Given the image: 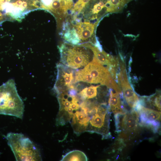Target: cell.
I'll list each match as a JSON object with an SVG mask.
<instances>
[{
	"label": "cell",
	"mask_w": 161,
	"mask_h": 161,
	"mask_svg": "<svg viewBox=\"0 0 161 161\" xmlns=\"http://www.w3.org/2000/svg\"><path fill=\"white\" fill-rule=\"evenodd\" d=\"M73 4L72 0H53L48 8L64 16L72 9Z\"/></svg>",
	"instance_id": "obj_13"
},
{
	"label": "cell",
	"mask_w": 161,
	"mask_h": 161,
	"mask_svg": "<svg viewBox=\"0 0 161 161\" xmlns=\"http://www.w3.org/2000/svg\"><path fill=\"white\" fill-rule=\"evenodd\" d=\"M84 68L94 78L95 83H100L112 88L118 93H121V90L112 78L106 67L99 63L94 56L92 61Z\"/></svg>",
	"instance_id": "obj_5"
},
{
	"label": "cell",
	"mask_w": 161,
	"mask_h": 161,
	"mask_svg": "<svg viewBox=\"0 0 161 161\" xmlns=\"http://www.w3.org/2000/svg\"><path fill=\"white\" fill-rule=\"evenodd\" d=\"M115 119L117 132L122 131L124 132L129 133L134 132L137 129L139 115L135 110L115 114Z\"/></svg>",
	"instance_id": "obj_7"
},
{
	"label": "cell",
	"mask_w": 161,
	"mask_h": 161,
	"mask_svg": "<svg viewBox=\"0 0 161 161\" xmlns=\"http://www.w3.org/2000/svg\"><path fill=\"white\" fill-rule=\"evenodd\" d=\"M110 2L114 7V12H115V9L117 6L120 5H122L120 0H111Z\"/></svg>",
	"instance_id": "obj_21"
},
{
	"label": "cell",
	"mask_w": 161,
	"mask_h": 161,
	"mask_svg": "<svg viewBox=\"0 0 161 161\" xmlns=\"http://www.w3.org/2000/svg\"><path fill=\"white\" fill-rule=\"evenodd\" d=\"M88 108L84 103L80 104V108L76 111L71 120L74 133L77 135L86 131L90 119Z\"/></svg>",
	"instance_id": "obj_9"
},
{
	"label": "cell",
	"mask_w": 161,
	"mask_h": 161,
	"mask_svg": "<svg viewBox=\"0 0 161 161\" xmlns=\"http://www.w3.org/2000/svg\"><path fill=\"white\" fill-rule=\"evenodd\" d=\"M62 64L76 69L85 67L94 57L90 48L82 44L64 43L59 47Z\"/></svg>",
	"instance_id": "obj_3"
},
{
	"label": "cell",
	"mask_w": 161,
	"mask_h": 161,
	"mask_svg": "<svg viewBox=\"0 0 161 161\" xmlns=\"http://www.w3.org/2000/svg\"><path fill=\"white\" fill-rule=\"evenodd\" d=\"M103 7L100 6L98 3L96 4L92 9V14H97Z\"/></svg>",
	"instance_id": "obj_20"
},
{
	"label": "cell",
	"mask_w": 161,
	"mask_h": 161,
	"mask_svg": "<svg viewBox=\"0 0 161 161\" xmlns=\"http://www.w3.org/2000/svg\"><path fill=\"white\" fill-rule=\"evenodd\" d=\"M61 161H87L88 158L82 151L78 150L71 151L63 157Z\"/></svg>",
	"instance_id": "obj_17"
},
{
	"label": "cell",
	"mask_w": 161,
	"mask_h": 161,
	"mask_svg": "<svg viewBox=\"0 0 161 161\" xmlns=\"http://www.w3.org/2000/svg\"><path fill=\"white\" fill-rule=\"evenodd\" d=\"M92 51L94 57L97 61L103 65L106 66L109 70L112 67H117L118 66V59L102 50L100 51L96 47L89 44H83Z\"/></svg>",
	"instance_id": "obj_11"
},
{
	"label": "cell",
	"mask_w": 161,
	"mask_h": 161,
	"mask_svg": "<svg viewBox=\"0 0 161 161\" xmlns=\"http://www.w3.org/2000/svg\"><path fill=\"white\" fill-rule=\"evenodd\" d=\"M150 99L152 104L159 110H161V95L157 94L151 97Z\"/></svg>",
	"instance_id": "obj_19"
},
{
	"label": "cell",
	"mask_w": 161,
	"mask_h": 161,
	"mask_svg": "<svg viewBox=\"0 0 161 161\" xmlns=\"http://www.w3.org/2000/svg\"><path fill=\"white\" fill-rule=\"evenodd\" d=\"M100 85L97 86H91L84 88L78 95L82 100H89L95 97L97 93V88Z\"/></svg>",
	"instance_id": "obj_16"
},
{
	"label": "cell",
	"mask_w": 161,
	"mask_h": 161,
	"mask_svg": "<svg viewBox=\"0 0 161 161\" xmlns=\"http://www.w3.org/2000/svg\"><path fill=\"white\" fill-rule=\"evenodd\" d=\"M75 30L79 39L80 42L88 41L92 36L95 29V24L86 21L77 23Z\"/></svg>",
	"instance_id": "obj_12"
},
{
	"label": "cell",
	"mask_w": 161,
	"mask_h": 161,
	"mask_svg": "<svg viewBox=\"0 0 161 161\" xmlns=\"http://www.w3.org/2000/svg\"><path fill=\"white\" fill-rule=\"evenodd\" d=\"M57 75L53 89L56 94L75 87L76 70L62 63L56 66Z\"/></svg>",
	"instance_id": "obj_6"
},
{
	"label": "cell",
	"mask_w": 161,
	"mask_h": 161,
	"mask_svg": "<svg viewBox=\"0 0 161 161\" xmlns=\"http://www.w3.org/2000/svg\"><path fill=\"white\" fill-rule=\"evenodd\" d=\"M5 137L16 161L42 160L39 150L23 134L10 132Z\"/></svg>",
	"instance_id": "obj_2"
},
{
	"label": "cell",
	"mask_w": 161,
	"mask_h": 161,
	"mask_svg": "<svg viewBox=\"0 0 161 161\" xmlns=\"http://www.w3.org/2000/svg\"><path fill=\"white\" fill-rule=\"evenodd\" d=\"M98 4L102 7H104V3L103 1H100L98 3Z\"/></svg>",
	"instance_id": "obj_22"
},
{
	"label": "cell",
	"mask_w": 161,
	"mask_h": 161,
	"mask_svg": "<svg viewBox=\"0 0 161 161\" xmlns=\"http://www.w3.org/2000/svg\"><path fill=\"white\" fill-rule=\"evenodd\" d=\"M120 64V71L118 75V78L124 97L130 107L136 108L139 103L138 97L129 82L125 64L123 62H121Z\"/></svg>",
	"instance_id": "obj_8"
},
{
	"label": "cell",
	"mask_w": 161,
	"mask_h": 161,
	"mask_svg": "<svg viewBox=\"0 0 161 161\" xmlns=\"http://www.w3.org/2000/svg\"><path fill=\"white\" fill-rule=\"evenodd\" d=\"M79 82L95 83L94 78L84 68L83 69L76 70L75 83Z\"/></svg>",
	"instance_id": "obj_15"
},
{
	"label": "cell",
	"mask_w": 161,
	"mask_h": 161,
	"mask_svg": "<svg viewBox=\"0 0 161 161\" xmlns=\"http://www.w3.org/2000/svg\"><path fill=\"white\" fill-rule=\"evenodd\" d=\"M90 1V0H78L74 4L73 8L72 10V13L75 12H80Z\"/></svg>",
	"instance_id": "obj_18"
},
{
	"label": "cell",
	"mask_w": 161,
	"mask_h": 161,
	"mask_svg": "<svg viewBox=\"0 0 161 161\" xmlns=\"http://www.w3.org/2000/svg\"><path fill=\"white\" fill-rule=\"evenodd\" d=\"M143 124L151 127L155 132L160 126L158 121L161 118V112L144 107L139 103L136 107Z\"/></svg>",
	"instance_id": "obj_10"
},
{
	"label": "cell",
	"mask_w": 161,
	"mask_h": 161,
	"mask_svg": "<svg viewBox=\"0 0 161 161\" xmlns=\"http://www.w3.org/2000/svg\"><path fill=\"white\" fill-rule=\"evenodd\" d=\"M109 103L110 109L114 114L124 112L118 93L117 92L114 93L112 90L110 92Z\"/></svg>",
	"instance_id": "obj_14"
},
{
	"label": "cell",
	"mask_w": 161,
	"mask_h": 161,
	"mask_svg": "<svg viewBox=\"0 0 161 161\" xmlns=\"http://www.w3.org/2000/svg\"><path fill=\"white\" fill-rule=\"evenodd\" d=\"M108 110L105 103L96 105L91 108L88 112L90 118L86 131L100 134L103 138L109 137L110 134Z\"/></svg>",
	"instance_id": "obj_4"
},
{
	"label": "cell",
	"mask_w": 161,
	"mask_h": 161,
	"mask_svg": "<svg viewBox=\"0 0 161 161\" xmlns=\"http://www.w3.org/2000/svg\"><path fill=\"white\" fill-rule=\"evenodd\" d=\"M24 103L17 91L14 80L9 79L0 86V114L22 119Z\"/></svg>",
	"instance_id": "obj_1"
}]
</instances>
